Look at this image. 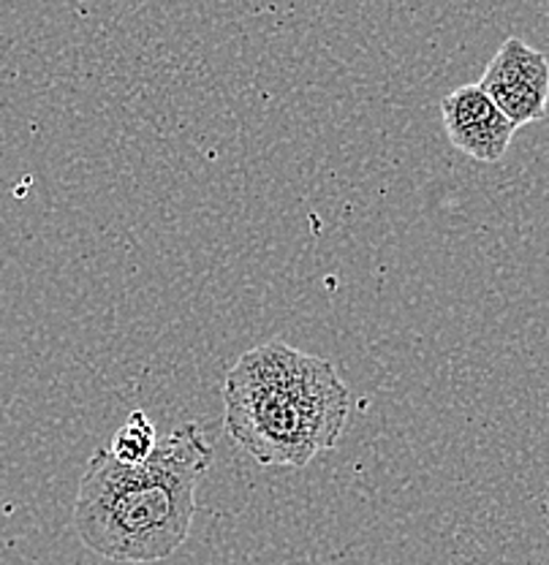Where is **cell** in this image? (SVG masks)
Segmentation results:
<instances>
[{
	"instance_id": "1",
	"label": "cell",
	"mask_w": 549,
	"mask_h": 565,
	"mask_svg": "<svg viewBox=\"0 0 549 565\" xmlns=\"http://www.w3.org/2000/svg\"><path fill=\"white\" fill-rule=\"evenodd\" d=\"M210 462L212 446L193 422L167 435L145 465H123L102 446L87 459L76 490V533L106 561H167L191 533L199 481Z\"/></svg>"
},
{
	"instance_id": "2",
	"label": "cell",
	"mask_w": 549,
	"mask_h": 565,
	"mask_svg": "<svg viewBox=\"0 0 549 565\" xmlns=\"http://www.w3.org/2000/svg\"><path fill=\"white\" fill-rule=\"evenodd\" d=\"M223 411L226 433L258 465L303 468L344 438L351 392L329 359L270 340L229 370Z\"/></svg>"
},
{
	"instance_id": "3",
	"label": "cell",
	"mask_w": 549,
	"mask_h": 565,
	"mask_svg": "<svg viewBox=\"0 0 549 565\" xmlns=\"http://www.w3.org/2000/svg\"><path fill=\"white\" fill-rule=\"evenodd\" d=\"M479 87L515 128L545 120L549 106L547 55L511 35L487 63Z\"/></svg>"
},
{
	"instance_id": "4",
	"label": "cell",
	"mask_w": 549,
	"mask_h": 565,
	"mask_svg": "<svg viewBox=\"0 0 549 565\" xmlns=\"http://www.w3.org/2000/svg\"><path fill=\"white\" fill-rule=\"evenodd\" d=\"M441 120L448 141L468 158L498 163L509 150L517 128L506 120L493 98L476 85H460L441 102Z\"/></svg>"
},
{
	"instance_id": "5",
	"label": "cell",
	"mask_w": 549,
	"mask_h": 565,
	"mask_svg": "<svg viewBox=\"0 0 549 565\" xmlns=\"http://www.w3.org/2000/svg\"><path fill=\"white\" fill-rule=\"evenodd\" d=\"M158 444H161V438H158V429L150 422V416L145 411H131L126 424H120L117 433L112 435L109 455L120 459L123 465H145L156 455Z\"/></svg>"
}]
</instances>
